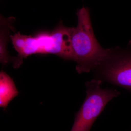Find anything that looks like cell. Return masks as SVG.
Here are the masks:
<instances>
[{"label": "cell", "mask_w": 131, "mask_h": 131, "mask_svg": "<svg viewBox=\"0 0 131 131\" xmlns=\"http://www.w3.org/2000/svg\"><path fill=\"white\" fill-rule=\"evenodd\" d=\"M14 82L6 73L1 71L0 73V106L6 109L8 104L18 95Z\"/></svg>", "instance_id": "obj_4"}, {"label": "cell", "mask_w": 131, "mask_h": 131, "mask_svg": "<svg viewBox=\"0 0 131 131\" xmlns=\"http://www.w3.org/2000/svg\"><path fill=\"white\" fill-rule=\"evenodd\" d=\"M77 25L71 27V41L73 61L78 73H88L105 59L108 49H103L97 41L91 25L89 9L83 7L78 11Z\"/></svg>", "instance_id": "obj_1"}, {"label": "cell", "mask_w": 131, "mask_h": 131, "mask_svg": "<svg viewBox=\"0 0 131 131\" xmlns=\"http://www.w3.org/2000/svg\"><path fill=\"white\" fill-rule=\"evenodd\" d=\"M95 70V79L122 87L131 93V40L125 48L108 49L105 59Z\"/></svg>", "instance_id": "obj_3"}, {"label": "cell", "mask_w": 131, "mask_h": 131, "mask_svg": "<svg viewBox=\"0 0 131 131\" xmlns=\"http://www.w3.org/2000/svg\"><path fill=\"white\" fill-rule=\"evenodd\" d=\"M102 82L100 80L94 79L86 83V98L77 113L71 131H90L107 103L119 95L117 90L102 88Z\"/></svg>", "instance_id": "obj_2"}]
</instances>
